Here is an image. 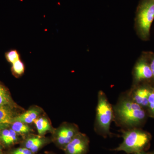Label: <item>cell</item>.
I'll list each match as a JSON object with an SVG mask.
<instances>
[{"label":"cell","mask_w":154,"mask_h":154,"mask_svg":"<svg viewBox=\"0 0 154 154\" xmlns=\"http://www.w3.org/2000/svg\"><path fill=\"white\" fill-rule=\"evenodd\" d=\"M150 66L152 72L153 77L154 78V54L149 53Z\"/></svg>","instance_id":"obj_19"},{"label":"cell","mask_w":154,"mask_h":154,"mask_svg":"<svg viewBox=\"0 0 154 154\" xmlns=\"http://www.w3.org/2000/svg\"><path fill=\"white\" fill-rule=\"evenodd\" d=\"M13 112L7 106L0 107V130L5 129L14 122Z\"/></svg>","instance_id":"obj_10"},{"label":"cell","mask_w":154,"mask_h":154,"mask_svg":"<svg viewBox=\"0 0 154 154\" xmlns=\"http://www.w3.org/2000/svg\"><path fill=\"white\" fill-rule=\"evenodd\" d=\"M6 59L10 63L13 64L20 59V55L17 50H12L5 54Z\"/></svg>","instance_id":"obj_17"},{"label":"cell","mask_w":154,"mask_h":154,"mask_svg":"<svg viewBox=\"0 0 154 154\" xmlns=\"http://www.w3.org/2000/svg\"><path fill=\"white\" fill-rule=\"evenodd\" d=\"M151 112L154 114V91H151L149 97V105Z\"/></svg>","instance_id":"obj_18"},{"label":"cell","mask_w":154,"mask_h":154,"mask_svg":"<svg viewBox=\"0 0 154 154\" xmlns=\"http://www.w3.org/2000/svg\"></svg>","instance_id":"obj_23"},{"label":"cell","mask_w":154,"mask_h":154,"mask_svg":"<svg viewBox=\"0 0 154 154\" xmlns=\"http://www.w3.org/2000/svg\"><path fill=\"white\" fill-rule=\"evenodd\" d=\"M0 150H1V149H0Z\"/></svg>","instance_id":"obj_22"},{"label":"cell","mask_w":154,"mask_h":154,"mask_svg":"<svg viewBox=\"0 0 154 154\" xmlns=\"http://www.w3.org/2000/svg\"><path fill=\"white\" fill-rule=\"evenodd\" d=\"M134 154H148L145 153L143 152H140L137 153H135Z\"/></svg>","instance_id":"obj_21"},{"label":"cell","mask_w":154,"mask_h":154,"mask_svg":"<svg viewBox=\"0 0 154 154\" xmlns=\"http://www.w3.org/2000/svg\"><path fill=\"white\" fill-rule=\"evenodd\" d=\"M90 140L85 134L79 132L63 149L66 154H86Z\"/></svg>","instance_id":"obj_7"},{"label":"cell","mask_w":154,"mask_h":154,"mask_svg":"<svg viewBox=\"0 0 154 154\" xmlns=\"http://www.w3.org/2000/svg\"><path fill=\"white\" fill-rule=\"evenodd\" d=\"M13 154H25L23 153L22 152H18L17 151L15 150L14 152H13Z\"/></svg>","instance_id":"obj_20"},{"label":"cell","mask_w":154,"mask_h":154,"mask_svg":"<svg viewBox=\"0 0 154 154\" xmlns=\"http://www.w3.org/2000/svg\"><path fill=\"white\" fill-rule=\"evenodd\" d=\"M154 20V0H140L136 11L134 28L138 36L148 41Z\"/></svg>","instance_id":"obj_1"},{"label":"cell","mask_w":154,"mask_h":154,"mask_svg":"<svg viewBox=\"0 0 154 154\" xmlns=\"http://www.w3.org/2000/svg\"><path fill=\"white\" fill-rule=\"evenodd\" d=\"M1 133V139L6 145H11L17 142L18 140V134L11 128L2 130Z\"/></svg>","instance_id":"obj_12"},{"label":"cell","mask_w":154,"mask_h":154,"mask_svg":"<svg viewBox=\"0 0 154 154\" xmlns=\"http://www.w3.org/2000/svg\"><path fill=\"white\" fill-rule=\"evenodd\" d=\"M134 76L137 82L152 78V72L150 66L149 53H144L138 60L134 66Z\"/></svg>","instance_id":"obj_6"},{"label":"cell","mask_w":154,"mask_h":154,"mask_svg":"<svg viewBox=\"0 0 154 154\" xmlns=\"http://www.w3.org/2000/svg\"><path fill=\"white\" fill-rule=\"evenodd\" d=\"M122 137L123 141L114 151H123L128 154L142 152L149 140L148 134L138 130L125 131Z\"/></svg>","instance_id":"obj_2"},{"label":"cell","mask_w":154,"mask_h":154,"mask_svg":"<svg viewBox=\"0 0 154 154\" xmlns=\"http://www.w3.org/2000/svg\"><path fill=\"white\" fill-rule=\"evenodd\" d=\"M11 125V128L19 134L23 135L27 134L32 131L27 124L21 122L14 121Z\"/></svg>","instance_id":"obj_14"},{"label":"cell","mask_w":154,"mask_h":154,"mask_svg":"<svg viewBox=\"0 0 154 154\" xmlns=\"http://www.w3.org/2000/svg\"><path fill=\"white\" fill-rule=\"evenodd\" d=\"M151 92V91L148 88L143 87L138 88L134 94L133 101L140 106H148Z\"/></svg>","instance_id":"obj_11"},{"label":"cell","mask_w":154,"mask_h":154,"mask_svg":"<svg viewBox=\"0 0 154 154\" xmlns=\"http://www.w3.org/2000/svg\"><path fill=\"white\" fill-rule=\"evenodd\" d=\"M25 71V65L21 59L12 64V72L15 76L18 78L21 76Z\"/></svg>","instance_id":"obj_15"},{"label":"cell","mask_w":154,"mask_h":154,"mask_svg":"<svg viewBox=\"0 0 154 154\" xmlns=\"http://www.w3.org/2000/svg\"><path fill=\"white\" fill-rule=\"evenodd\" d=\"M113 111L105 94L100 91L98 95V105L96 108V123L105 135L110 134V124L113 119Z\"/></svg>","instance_id":"obj_4"},{"label":"cell","mask_w":154,"mask_h":154,"mask_svg":"<svg viewBox=\"0 0 154 154\" xmlns=\"http://www.w3.org/2000/svg\"><path fill=\"white\" fill-rule=\"evenodd\" d=\"M115 111L120 121L129 126L140 122L145 116L141 106L129 99H125L119 103Z\"/></svg>","instance_id":"obj_3"},{"label":"cell","mask_w":154,"mask_h":154,"mask_svg":"<svg viewBox=\"0 0 154 154\" xmlns=\"http://www.w3.org/2000/svg\"><path fill=\"white\" fill-rule=\"evenodd\" d=\"M48 140L41 136L30 137L25 141V147L29 149L33 154L37 152L47 143Z\"/></svg>","instance_id":"obj_8"},{"label":"cell","mask_w":154,"mask_h":154,"mask_svg":"<svg viewBox=\"0 0 154 154\" xmlns=\"http://www.w3.org/2000/svg\"><path fill=\"white\" fill-rule=\"evenodd\" d=\"M11 101L10 95L6 88L0 84V107L7 106Z\"/></svg>","instance_id":"obj_16"},{"label":"cell","mask_w":154,"mask_h":154,"mask_svg":"<svg viewBox=\"0 0 154 154\" xmlns=\"http://www.w3.org/2000/svg\"><path fill=\"white\" fill-rule=\"evenodd\" d=\"M41 113V109L38 108H31L25 113L14 117V122L19 121L26 124H30L33 122L34 120L38 118Z\"/></svg>","instance_id":"obj_9"},{"label":"cell","mask_w":154,"mask_h":154,"mask_svg":"<svg viewBox=\"0 0 154 154\" xmlns=\"http://www.w3.org/2000/svg\"><path fill=\"white\" fill-rule=\"evenodd\" d=\"M79 132L78 127L75 125L65 123L54 131V141L63 149Z\"/></svg>","instance_id":"obj_5"},{"label":"cell","mask_w":154,"mask_h":154,"mask_svg":"<svg viewBox=\"0 0 154 154\" xmlns=\"http://www.w3.org/2000/svg\"><path fill=\"white\" fill-rule=\"evenodd\" d=\"M33 122L36 125L38 134L40 136L44 135L48 131H52V127L48 119L45 117L37 118Z\"/></svg>","instance_id":"obj_13"}]
</instances>
